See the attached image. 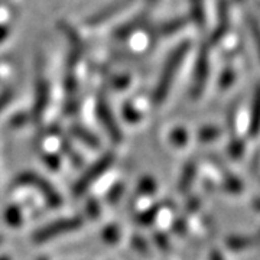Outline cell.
<instances>
[{
  "instance_id": "1",
  "label": "cell",
  "mask_w": 260,
  "mask_h": 260,
  "mask_svg": "<svg viewBox=\"0 0 260 260\" xmlns=\"http://www.w3.org/2000/svg\"><path fill=\"white\" fill-rule=\"evenodd\" d=\"M189 48H191V44L186 42V41L179 44L167 59L165 67L162 70V74H160V78H159L158 84L155 87V91H153V103L155 104H162L167 100L168 94L172 88V84L175 81V77H177L175 74L178 73V70L181 68L186 54L189 52Z\"/></svg>"
},
{
  "instance_id": "2",
  "label": "cell",
  "mask_w": 260,
  "mask_h": 260,
  "mask_svg": "<svg viewBox=\"0 0 260 260\" xmlns=\"http://www.w3.org/2000/svg\"><path fill=\"white\" fill-rule=\"evenodd\" d=\"M83 225V218L81 217H65L59 218L52 223L47 224L41 229H38L34 233V242L35 243H47L54 240L56 237L67 234V233L75 232Z\"/></svg>"
},
{
  "instance_id": "3",
  "label": "cell",
  "mask_w": 260,
  "mask_h": 260,
  "mask_svg": "<svg viewBox=\"0 0 260 260\" xmlns=\"http://www.w3.org/2000/svg\"><path fill=\"white\" fill-rule=\"evenodd\" d=\"M113 162H114V153H112V152L104 153L99 160H95L93 165L88 168L83 175L80 177V179L75 182L74 195H77V197L78 195H83L99 178L103 177L110 169Z\"/></svg>"
},
{
  "instance_id": "4",
  "label": "cell",
  "mask_w": 260,
  "mask_h": 260,
  "mask_svg": "<svg viewBox=\"0 0 260 260\" xmlns=\"http://www.w3.org/2000/svg\"><path fill=\"white\" fill-rule=\"evenodd\" d=\"M13 186H35L38 189H41L39 192H42L45 201L51 207H59L61 205V195L58 194L52 184H49L47 179L41 175H38L35 172H23L20 174Z\"/></svg>"
},
{
  "instance_id": "5",
  "label": "cell",
  "mask_w": 260,
  "mask_h": 260,
  "mask_svg": "<svg viewBox=\"0 0 260 260\" xmlns=\"http://www.w3.org/2000/svg\"><path fill=\"white\" fill-rule=\"evenodd\" d=\"M210 75V54L207 48H201L200 55L197 58V65H195L194 83H192V97L198 99L205 88V84Z\"/></svg>"
},
{
  "instance_id": "6",
  "label": "cell",
  "mask_w": 260,
  "mask_h": 260,
  "mask_svg": "<svg viewBox=\"0 0 260 260\" xmlns=\"http://www.w3.org/2000/svg\"><path fill=\"white\" fill-rule=\"evenodd\" d=\"M95 112H97V116H99V119L102 121V124L104 126V129L107 130V133H109V136H110V139L113 142H116V143H119L123 140V135H121V130L119 127V124H117V121L114 119V116H113L112 109L109 107V104L106 102V99L104 97H100L99 100H97V106H95Z\"/></svg>"
},
{
  "instance_id": "7",
  "label": "cell",
  "mask_w": 260,
  "mask_h": 260,
  "mask_svg": "<svg viewBox=\"0 0 260 260\" xmlns=\"http://www.w3.org/2000/svg\"><path fill=\"white\" fill-rule=\"evenodd\" d=\"M49 83L45 77H38L37 81V93H35V104H34V116L35 119L39 120L42 119L44 113L47 110L48 103H49Z\"/></svg>"
},
{
  "instance_id": "8",
  "label": "cell",
  "mask_w": 260,
  "mask_h": 260,
  "mask_svg": "<svg viewBox=\"0 0 260 260\" xmlns=\"http://www.w3.org/2000/svg\"><path fill=\"white\" fill-rule=\"evenodd\" d=\"M130 2L132 0H117V2H114L112 5H109L107 8H104L100 12H97L95 15H93L91 18L88 19V23L90 25H99V23H103V22L109 20L112 16H114V15L120 13L121 10L126 9L130 5Z\"/></svg>"
},
{
  "instance_id": "9",
  "label": "cell",
  "mask_w": 260,
  "mask_h": 260,
  "mask_svg": "<svg viewBox=\"0 0 260 260\" xmlns=\"http://www.w3.org/2000/svg\"><path fill=\"white\" fill-rule=\"evenodd\" d=\"M229 25H230V18H229V6L225 2H221L218 6V25L213 32V35L210 38L211 44H217L221 41V38L227 34L229 30Z\"/></svg>"
},
{
  "instance_id": "10",
  "label": "cell",
  "mask_w": 260,
  "mask_h": 260,
  "mask_svg": "<svg viewBox=\"0 0 260 260\" xmlns=\"http://www.w3.org/2000/svg\"><path fill=\"white\" fill-rule=\"evenodd\" d=\"M71 132H73V135L77 139L81 140L84 145H87L88 148L95 149V150L100 149V140L90 130H87L83 126H80V124H75V126L71 127Z\"/></svg>"
},
{
  "instance_id": "11",
  "label": "cell",
  "mask_w": 260,
  "mask_h": 260,
  "mask_svg": "<svg viewBox=\"0 0 260 260\" xmlns=\"http://www.w3.org/2000/svg\"><path fill=\"white\" fill-rule=\"evenodd\" d=\"M195 172H197V165H195V162H188L184 168V172H182V175H181V179H179V189L182 191V192H186V189L191 186L192 184V181H194L195 178Z\"/></svg>"
},
{
  "instance_id": "12",
  "label": "cell",
  "mask_w": 260,
  "mask_h": 260,
  "mask_svg": "<svg viewBox=\"0 0 260 260\" xmlns=\"http://www.w3.org/2000/svg\"><path fill=\"white\" fill-rule=\"evenodd\" d=\"M191 16L198 26H205V10L203 0H191Z\"/></svg>"
},
{
  "instance_id": "13",
  "label": "cell",
  "mask_w": 260,
  "mask_h": 260,
  "mask_svg": "<svg viewBox=\"0 0 260 260\" xmlns=\"http://www.w3.org/2000/svg\"><path fill=\"white\" fill-rule=\"evenodd\" d=\"M186 25V19L185 18H178L175 20H171V22H168L165 25H162L160 28H159V34L160 35H172V34H175L178 30H181V29L184 28Z\"/></svg>"
},
{
  "instance_id": "14",
  "label": "cell",
  "mask_w": 260,
  "mask_h": 260,
  "mask_svg": "<svg viewBox=\"0 0 260 260\" xmlns=\"http://www.w3.org/2000/svg\"><path fill=\"white\" fill-rule=\"evenodd\" d=\"M142 23H143V19L142 18L136 19V20H133V22H129L127 25H124V26H121L120 29H117V30L114 32V37L117 38V39L127 38L129 35H132L136 29L140 28V25H142Z\"/></svg>"
},
{
  "instance_id": "15",
  "label": "cell",
  "mask_w": 260,
  "mask_h": 260,
  "mask_svg": "<svg viewBox=\"0 0 260 260\" xmlns=\"http://www.w3.org/2000/svg\"><path fill=\"white\" fill-rule=\"evenodd\" d=\"M236 81V73L232 67H225L220 77V88L221 90H229Z\"/></svg>"
},
{
  "instance_id": "16",
  "label": "cell",
  "mask_w": 260,
  "mask_h": 260,
  "mask_svg": "<svg viewBox=\"0 0 260 260\" xmlns=\"http://www.w3.org/2000/svg\"><path fill=\"white\" fill-rule=\"evenodd\" d=\"M221 135V130L215 126H204L203 129H200V133H198V138L203 142H213L218 136Z\"/></svg>"
},
{
  "instance_id": "17",
  "label": "cell",
  "mask_w": 260,
  "mask_h": 260,
  "mask_svg": "<svg viewBox=\"0 0 260 260\" xmlns=\"http://www.w3.org/2000/svg\"><path fill=\"white\" fill-rule=\"evenodd\" d=\"M171 140L175 146H185L188 142V133L184 127H177L171 133Z\"/></svg>"
},
{
  "instance_id": "18",
  "label": "cell",
  "mask_w": 260,
  "mask_h": 260,
  "mask_svg": "<svg viewBox=\"0 0 260 260\" xmlns=\"http://www.w3.org/2000/svg\"><path fill=\"white\" fill-rule=\"evenodd\" d=\"M123 116H124V119L129 123H138L140 120V117H142L140 113L129 103H126L124 107H123Z\"/></svg>"
},
{
  "instance_id": "19",
  "label": "cell",
  "mask_w": 260,
  "mask_h": 260,
  "mask_svg": "<svg viewBox=\"0 0 260 260\" xmlns=\"http://www.w3.org/2000/svg\"><path fill=\"white\" fill-rule=\"evenodd\" d=\"M250 242L251 240L249 237H232V239H229L227 244L233 250H242V249H246L247 246H250Z\"/></svg>"
},
{
  "instance_id": "20",
  "label": "cell",
  "mask_w": 260,
  "mask_h": 260,
  "mask_svg": "<svg viewBox=\"0 0 260 260\" xmlns=\"http://www.w3.org/2000/svg\"><path fill=\"white\" fill-rule=\"evenodd\" d=\"M5 214H6L5 218H6L8 223L12 224L13 227L19 225V223H20V210H19L18 207H10Z\"/></svg>"
},
{
  "instance_id": "21",
  "label": "cell",
  "mask_w": 260,
  "mask_h": 260,
  "mask_svg": "<svg viewBox=\"0 0 260 260\" xmlns=\"http://www.w3.org/2000/svg\"><path fill=\"white\" fill-rule=\"evenodd\" d=\"M155 181L152 178H143L139 185L140 194H152L155 191Z\"/></svg>"
},
{
  "instance_id": "22",
  "label": "cell",
  "mask_w": 260,
  "mask_h": 260,
  "mask_svg": "<svg viewBox=\"0 0 260 260\" xmlns=\"http://www.w3.org/2000/svg\"><path fill=\"white\" fill-rule=\"evenodd\" d=\"M243 150H244V143L240 139L232 140V145H230V153H232L233 158H240L243 155Z\"/></svg>"
},
{
  "instance_id": "23",
  "label": "cell",
  "mask_w": 260,
  "mask_h": 260,
  "mask_svg": "<svg viewBox=\"0 0 260 260\" xmlns=\"http://www.w3.org/2000/svg\"><path fill=\"white\" fill-rule=\"evenodd\" d=\"M12 99H13V91L9 90V88L0 93V113L3 112L5 107L9 106L10 102H12Z\"/></svg>"
},
{
  "instance_id": "24",
  "label": "cell",
  "mask_w": 260,
  "mask_h": 260,
  "mask_svg": "<svg viewBox=\"0 0 260 260\" xmlns=\"http://www.w3.org/2000/svg\"><path fill=\"white\" fill-rule=\"evenodd\" d=\"M130 83V77H127V75H119L116 80H114V87L116 88H119V90H121V88H126L127 85H129Z\"/></svg>"
},
{
  "instance_id": "25",
  "label": "cell",
  "mask_w": 260,
  "mask_h": 260,
  "mask_svg": "<svg viewBox=\"0 0 260 260\" xmlns=\"http://www.w3.org/2000/svg\"><path fill=\"white\" fill-rule=\"evenodd\" d=\"M45 162L48 164V167L54 168V169H56L58 165H59V159H58V156H56V155H52V153H47V155H45Z\"/></svg>"
},
{
  "instance_id": "26",
  "label": "cell",
  "mask_w": 260,
  "mask_h": 260,
  "mask_svg": "<svg viewBox=\"0 0 260 260\" xmlns=\"http://www.w3.org/2000/svg\"><path fill=\"white\" fill-rule=\"evenodd\" d=\"M106 237H107V240L110 243L116 242L117 239H119V230L116 229V227H110L107 233H106Z\"/></svg>"
},
{
  "instance_id": "27",
  "label": "cell",
  "mask_w": 260,
  "mask_h": 260,
  "mask_svg": "<svg viewBox=\"0 0 260 260\" xmlns=\"http://www.w3.org/2000/svg\"><path fill=\"white\" fill-rule=\"evenodd\" d=\"M10 34V26L6 23H2L0 25V44L6 41V38L9 37Z\"/></svg>"
},
{
  "instance_id": "28",
  "label": "cell",
  "mask_w": 260,
  "mask_h": 260,
  "mask_svg": "<svg viewBox=\"0 0 260 260\" xmlns=\"http://www.w3.org/2000/svg\"><path fill=\"white\" fill-rule=\"evenodd\" d=\"M150 2H152V3H155V2H158V0H150Z\"/></svg>"
},
{
  "instance_id": "29",
  "label": "cell",
  "mask_w": 260,
  "mask_h": 260,
  "mask_svg": "<svg viewBox=\"0 0 260 260\" xmlns=\"http://www.w3.org/2000/svg\"><path fill=\"white\" fill-rule=\"evenodd\" d=\"M39 260H47V259H45V257H42V259H39Z\"/></svg>"
},
{
  "instance_id": "30",
  "label": "cell",
  "mask_w": 260,
  "mask_h": 260,
  "mask_svg": "<svg viewBox=\"0 0 260 260\" xmlns=\"http://www.w3.org/2000/svg\"><path fill=\"white\" fill-rule=\"evenodd\" d=\"M2 242H3V240H2V237H0V243H2Z\"/></svg>"
},
{
  "instance_id": "31",
  "label": "cell",
  "mask_w": 260,
  "mask_h": 260,
  "mask_svg": "<svg viewBox=\"0 0 260 260\" xmlns=\"http://www.w3.org/2000/svg\"><path fill=\"white\" fill-rule=\"evenodd\" d=\"M0 260H9V259H0Z\"/></svg>"
},
{
  "instance_id": "32",
  "label": "cell",
  "mask_w": 260,
  "mask_h": 260,
  "mask_svg": "<svg viewBox=\"0 0 260 260\" xmlns=\"http://www.w3.org/2000/svg\"><path fill=\"white\" fill-rule=\"evenodd\" d=\"M240 2H242V0H240Z\"/></svg>"
}]
</instances>
